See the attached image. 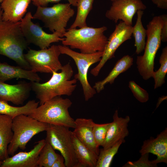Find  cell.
Instances as JSON below:
<instances>
[{
	"label": "cell",
	"instance_id": "1",
	"mask_svg": "<svg viewBox=\"0 0 167 167\" xmlns=\"http://www.w3.org/2000/svg\"><path fill=\"white\" fill-rule=\"evenodd\" d=\"M2 14L0 6V55L13 60L22 68L30 70L24 54L28 44L21 31L20 22L5 20L2 19Z\"/></svg>",
	"mask_w": 167,
	"mask_h": 167
},
{
	"label": "cell",
	"instance_id": "2",
	"mask_svg": "<svg viewBox=\"0 0 167 167\" xmlns=\"http://www.w3.org/2000/svg\"><path fill=\"white\" fill-rule=\"evenodd\" d=\"M61 72H53L46 82H30L32 90L39 100L40 105L57 96L71 95L77 86L76 79H71L74 71L69 63L62 66Z\"/></svg>",
	"mask_w": 167,
	"mask_h": 167
},
{
	"label": "cell",
	"instance_id": "3",
	"mask_svg": "<svg viewBox=\"0 0 167 167\" xmlns=\"http://www.w3.org/2000/svg\"><path fill=\"white\" fill-rule=\"evenodd\" d=\"M107 29L105 26L68 28L63 35L65 37L62 43L71 49H78L84 54L103 51L108 41V38L104 34Z\"/></svg>",
	"mask_w": 167,
	"mask_h": 167
},
{
	"label": "cell",
	"instance_id": "4",
	"mask_svg": "<svg viewBox=\"0 0 167 167\" xmlns=\"http://www.w3.org/2000/svg\"><path fill=\"white\" fill-rule=\"evenodd\" d=\"M72 104L69 99L57 96L38 106L28 115L42 122L74 129L75 120L68 111Z\"/></svg>",
	"mask_w": 167,
	"mask_h": 167
},
{
	"label": "cell",
	"instance_id": "5",
	"mask_svg": "<svg viewBox=\"0 0 167 167\" xmlns=\"http://www.w3.org/2000/svg\"><path fill=\"white\" fill-rule=\"evenodd\" d=\"M163 23L161 15L156 16L147 25V38L144 52L143 55L137 57L136 61L139 72L145 80L152 77L155 58L161 44V31Z\"/></svg>",
	"mask_w": 167,
	"mask_h": 167
},
{
	"label": "cell",
	"instance_id": "6",
	"mask_svg": "<svg viewBox=\"0 0 167 167\" xmlns=\"http://www.w3.org/2000/svg\"><path fill=\"white\" fill-rule=\"evenodd\" d=\"M49 124L37 120L28 115H18L13 118V135L9 144L7 152L13 156L19 149L24 150L28 142L35 135L46 131Z\"/></svg>",
	"mask_w": 167,
	"mask_h": 167
},
{
	"label": "cell",
	"instance_id": "7",
	"mask_svg": "<svg viewBox=\"0 0 167 167\" xmlns=\"http://www.w3.org/2000/svg\"><path fill=\"white\" fill-rule=\"evenodd\" d=\"M61 54H66L72 58L77 66L78 73L74 78L79 80L82 88L86 101H88L96 93L95 89L90 85L88 79V74L90 66L101 60L103 51L91 54H84L75 51L68 46L58 45Z\"/></svg>",
	"mask_w": 167,
	"mask_h": 167
},
{
	"label": "cell",
	"instance_id": "8",
	"mask_svg": "<svg viewBox=\"0 0 167 167\" xmlns=\"http://www.w3.org/2000/svg\"><path fill=\"white\" fill-rule=\"evenodd\" d=\"M71 6L67 3H58L50 7L38 6L33 18L41 20L52 32L57 31L63 35L68 21L75 13Z\"/></svg>",
	"mask_w": 167,
	"mask_h": 167
},
{
	"label": "cell",
	"instance_id": "9",
	"mask_svg": "<svg viewBox=\"0 0 167 167\" xmlns=\"http://www.w3.org/2000/svg\"><path fill=\"white\" fill-rule=\"evenodd\" d=\"M69 128L49 124L46 131L45 141L54 150L60 152L65 160L66 167H78Z\"/></svg>",
	"mask_w": 167,
	"mask_h": 167
},
{
	"label": "cell",
	"instance_id": "10",
	"mask_svg": "<svg viewBox=\"0 0 167 167\" xmlns=\"http://www.w3.org/2000/svg\"><path fill=\"white\" fill-rule=\"evenodd\" d=\"M61 54L58 46L54 45L38 50L29 49L24 56L32 71L52 74L61 70L62 67L59 60Z\"/></svg>",
	"mask_w": 167,
	"mask_h": 167
},
{
	"label": "cell",
	"instance_id": "11",
	"mask_svg": "<svg viewBox=\"0 0 167 167\" xmlns=\"http://www.w3.org/2000/svg\"><path fill=\"white\" fill-rule=\"evenodd\" d=\"M32 19V15L29 11L20 21L21 31L28 44H32L42 49L49 48L52 43L63 40L61 33L57 31L51 34L47 33L38 24L33 23Z\"/></svg>",
	"mask_w": 167,
	"mask_h": 167
},
{
	"label": "cell",
	"instance_id": "12",
	"mask_svg": "<svg viewBox=\"0 0 167 167\" xmlns=\"http://www.w3.org/2000/svg\"><path fill=\"white\" fill-rule=\"evenodd\" d=\"M132 29V26L127 25L122 21L116 25L114 31L108 39L101 60L90 71L92 75L97 76L106 62L114 57L115 53L119 46L131 39Z\"/></svg>",
	"mask_w": 167,
	"mask_h": 167
},
{
	"label": "cell",
	"instance_id": "13",
	"mask_svg": "<svg viewBox=\"0 0 167 167\" xmlns=\"http://www.w3.org/2000/svg\"><path fill=\"white\" fill-rule=\"evenodd\" d=\"M105 13V17L116 23L122 20L132 26L133 18L138 11L145 10L146 6L141 0H114Z\"/></svg>",
	"mask_w": 167,
	"mask_h": 167
},
{
	"label": "cell",
	"instance_id": "14",
	"mask_svg": "<svg viewBox=\"0 0 167 167\" xmlns=\"http://www.w3.org/2000/svg\"><path fill=\"white\" fill-rule=\"evenodd\" d=\"M113 122L107 132L102 147L104 149H107L119 141L125 143V138L129 134L128 128L130 117L126 116L125 118L119 117L117 110L113 115Z\"/></svg>",
	"mask_w": 167,
	"mask_h": 167
},
{
	"label": "cell",
	"instance_id": "15",
	"mask_svg": "<svg viewBox=\"0 0 167 167\" xmlns=\"http://www.w3.org/2000/svg\"><path fill=\"white\" fill-rule=\"evenodd\" d=\"M45 143V139L38 141L28 152H20L2 161V167H37L40 152Z\"/></svg>",
	"mask_w": 167,
	"mask_h": 167
},
{
	"label": "cell",
	"instance_id": "16",
	"mask_svg": "<svg viewBox=\"0 0 167 167\" xmlns=\"http://www.w3.org/2000/svg\"><path fill=\"white\" fill-rule=\"evenodd\" d=\"M141 155L151 153L157 156L153 160L157 164L160 163L167 164V128H166L156 137H151L143 141L139 151Z\"/></svg>",
	"mask_w": 167,
	"mask_h": 167
},
{
	"label": "cell",
	"instance_id": "17",
	"mask_svg": "<svg viewBox=\"0 0 167 167\" xmlns=\"http://www.w3.org/2000/svg\"><path fill=\"white\" fill-rule=\"evenodd\" d=\"M31 90L30 82L11 85L0 81V99L17 105H22L28 98Z\"/></svg>",
	"mask_w": 167,
	"mask_h": 167
},
{
	"label": "cell",
	"instance_id": "18",
	"mask_svg": "<svg viewBox=\"0 0 167 167\" xmlns=\"http://www.w3.org/2000/svg\"><path fill=\"white\" fill-rule=\"evenodd\" d=\"M94 123L92 119L77 118L75 120V127L72 132L84 144L98 155L100 149L93 133Z\"/></svg>",
	"mask_w": 167,
	"mask_h": 167
},
{
	"label": "cell",
	"instance_id": "19",
	"mask_svg": "<svg viewBox=\"0 0 167 167\" xmlns=\"http://www.w3.org/2000/svg\"><path fill=\"white\" fill-rule=\"evenodd\" d=\"M32 0H4L1 4L2 18L13 22H20L23 18Z\"/></svg>",
	"mask_w": 167,
	"mask_h": 167
},
{
	"label": "cell",
	"instance_id": "20",
	"mask_svg": "<svg viewBox=\"0 0 167 167\" xmlns=\"http://www.w3.org/2000/svg\"><path fill=\"white\" fill-rule=\"evenodd\" d=\"M24 79L30 82H39L40 77L36 73L24 69L20 66L9 65L0 61V81H5L13 79Z\"/></svg>",
	"mask_w": 167,
	"mask_h": 167
},
{
	"label": "cell",
	"instance_id": "21",
	"mask_svg": "<svg viewBox=\"0 0 167 167\" xmlns=\"http://www.w3.org/2000/svg\"><path fill=\"white\" fill-rule=\"evenodd\" d=\"M71 136L78 167H96L98 155L84 144L72 131Z\"/></svg>",
	"mask_w": 167,
	"mask_h": 167
},
{
	"label": "cell",
	"instance_id": "22",
	"mask_svg": "<svg viewBox=\"0 0 167 167\" xmlns=\"http://www.w3.org/2000/svg\"><path fill=\"white\" fill-rule=\"evenodd\" d=\"M133 59L129 55L123 56L116 63L108 76L102 80L96 82L93 87L97 93L103 90L105 85L113 84L115 79L121 73L126 71L133 65Z\"/></svg>",
	"mask_w": 167,
	"mask_h": 167
},
{
	"label": "cell",
	"instance_id": "23",
	"mask_svg": "<svg viewBox=\"0 0 167 167\" xmlns=\"http://www.w3.org/2000/svg\"><path fill=\"white\" fill-rule=\"evenodd\" d=\"M13 118L0 114V159L2 161L8 157V147L12 140Z\"/></svg>",
	"mask_w": 167,
	"mask_h": 167
},
{
	"label": "cell",
	"instance_id": "24",
	"mask_svg": "<svg viewBox=\"0 0 167 167\" xmlns=\"http://www.w3.org/2000/svg\"><path fill=\"white\" fill-rule=\"evenodd\" d=\"M39 104V102L33 100L28 101L24 106L15 107L0 99V114L9 115L13 118L22 114L28 115L38 106Z\"/></svg>",
	"mask_w": 167,
	"mask_h": 167
},
{
	"label": "cell",
	"instance_id": "25",
	"mask_svg": "<svg viewBox=\"0 0 167 167\" xmlns=\"http://www.w3.org/2000/svg\"><path fill=\"white\" fill-rule=\"evenodd\" d=\"M137 19L135 25L133 27L132 34L135 38V46L136 47V53L139 54L144 50L146 36V29L143 27L142 18L143 11L140 10L137 12Z\"/></svg>",
	"mask_w": 167,
	"mask_h": 167
},
{
	"label": "cell",
	"instance_id": "26",
	"mask_svg": "<svg viewBox=\"0 0 167 167\" xmlns=\"http://www.w3.org/2000/svg\"><path fill=\"white\" fill-rule=\"evenodd\" d=\"M94 0H77V13L75 19L70 29L79 28L87 26L86 19L92 8Z\"/></svg>",
	"mask_w": 167,
	"mask_h": 167
},
{
	"label": "cell",
	"instance_id": "27",
	"mask_svg": "<svg viewBox=\"0 0 167 167\" xmlns=\"http://www.w3.org/2000/svg\"><path fill=\"white\" fill-rule=\"evenodd\" d=\"M123 142L119 141L106 149H100L96 167H109L113 159Z\"/></svg>",
	"mask_w": 167,
	"mask_h": 167
},
{
	"label": "cell",
	"instance_id": "28",
	"mask_svg": "<svg viewBox=\"0 0 167 167\" xmlns=\"http://www.w3.org/2000/svg\"><path fill=\"white\" fill-rule=\"evenodd\" d=\"M58 155L50 144L45 141L39 155L38 167H52Z\"/></svg>",
	"mask_w": 167,
	"mask_h": 167
},
{
	"label": "cell",
	"instance_id": "29",
	"mask_svg": "<svg viewBox=\"0 0 167 167\" xmlns=\"http://www.w3.org/2000/svg\"><path fill=\"white\" fill-rule=\"evenodd\" d=\"M159 62L161 65L159 68L154 71L152 77L154 80L155 89L161 87L165 83V78L167 72V46L162 50Z\"/></svg>",
	"mask_w": 167,
	"mask_h": 167
},
{
	"label": "cell",
	"instance_id": "30",
	"mask_svg": "<svg viewBox=\"0 0 167 167\" xmlns=\"http://www.w3.org/2000/svg\"><path fill=\"white\" fill-rule=\"evenodd\" d=\"M111 124V122L101 124L94 123L93 133L95 142L99 147L103 145Z\"/></svg>",
	"mask_w": 167,
	"mask_h": 167
},
{
	"label": "cell",
	"instance_id": "31",
	"mask_svg": "<svg viewBox=\"0 0 167 167\" xmlns=\"http://www.w3.org/2000/svg\"><path fill=\"white\" fill-rule=\"evenodd\" d=\"M129 87L135 98L141 103L147 102L149 100V96L147 92L141 88L134 81L129 82Z\"/></svg>",
	"mask_w": 167,
	"mask_h": 167
},
{
	"label": "cell",
	"instance_id": "32",
	"mask_svg": "<svg viewBox=\"0 0 167 167\" xmlns=\"http://www.w3.org/2000/svg\"><path fill=\"white\" fill-rule=\"evenodd\" d=\"M149 153L141 155L139 159L135 161H128L122 167H156L157 164L153 160L149 159Z\"/></svg>",
	"mask_w": 167,
	"mask_h": 167
},
{
	"label": "cell",
	"instance_id": "33",
	"mask_svg": "<svg viewBox=\"0 0 167 167\" xmlns=\"http://www.w3.org/2000/svg\"><path fill=\"white\" fill-rule=\"evenodd\" d=\"M62 0H32V3L37 7L46 6L50 3L58 2ZM67 1L71 5L76 6L77 0H65Z\"/></svg>",
	"mask_w": 167,
	"mask_h": 167
},
{
	"label": "cell",
	"instance_id": "34",
	"mask_svg": "<svg viewBox=\"0 0 167 167\" xmlns=\"http://www.w3.org/2000/svg\"><path fill=\"white\" fill-rule=\"evenodd\" d=\"M163 23L161 31V41L166 42L167 41V15L163 14L161 15Z\"/></svg>",
	"mask_w": 167,
	"mask_h": 167
},
{
	"label": "cell",
	"instance_id": "35",
	"mask_svg": "<svg viewBox=\"0 0 167 167\" xmlns=\"http://www.w3.org/2000/svg\"><path fill=\"white\" fill-rule=\"evenodd\" d=\"M52 167H66L64 159L62 155L58 154V157Z\"/></svg>",
	"mask_w": 167,
	"mask_h": 167
},
{
	"label": "cell",
	"instance_id": "36",
	"mask_svg": "<svg viewBox=\"0 0 167 167\" xmlns=\"http://www.w3.org/2000/svg\"><path fill=\"white\" fill-rule=\"evenodd\" d=\"M152 3L160 9H167V0H151Z\"/></svg>",
	"mask_w": 167,
	"mask_h": 167
},
{
	"label": "cell",
	"instance_id": "37",
	"mask_svg": "<svg viewBox=\"0 0 167 167\" xmlns=\"http://www.w3.org/2000/svg\"><path fill=\"white\" fill-rule=\"evenodd\" d=\"M2 161H3L2 160L0 159V167H2Z\"/></svg>",
	"mask_w": 167,
	"mask_h": 167
},
{
	"label": "cell",
	"instance_id": "38",
	"mask_svg": "<svg viewBox=\"0 0 167 167\" xmlns=\"http://www.w3.org/2000/svg\"><path fill=\"white\" fill-rule=\"evenodd\" d=\"M4 0H0V4Z\"/></svg>",
	"mask_w": 167,
	"mask_h": 167
},
{
	"label": "cell",
	"instance_id": "39",
	"mask_svg": "<svg viewBox=\"0 0 167 167\" xmlns=\"http://www.w3.org/2000/svg\"><path fill=\"white\" fill-rule=\"evenodd\" d=\"M111 0V1L112 2H113V1L114 0Z\"/></svg>",
	"mask_w": 167,
	"mask_h": 167
}]
</instances>
